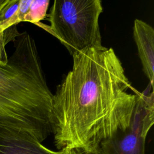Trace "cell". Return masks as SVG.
<instances>
[{
  "instance_id": "cell-1",
  "label": "cell",
  "mask_w": 154,
  "mask_h": 154,
  "mask_svg": "<svg viewBox=\"0 0 154 154\" xmlns=\"http://www.w3.org/2000/svg\"><path fill=\"white\" fill-rule=\"evenodd\" d=\"M72 69L52 96L51 128L59 150L96 154L103 141L126 130L137 102L114 49L93 47L75 53Z\"/></svg>"
},
{
  "instance_id": "cell-2",
  "label": "cell",
  "mask_w": 154,
  "mask_h": 154,
  "mask_svg": "<svg viewBox=\"0 0 154 154\" xmlns=\"http://www.w3.org/2000/svg\"><path fill=\"white\" fill-rule=\"evenodd\" d=\"M0 64V126L29 134L40 142L51 134L52 96L34 38L27 32Z\"/></svg>"
},
{
  "instance_id": "cell-3",
  "label": "cell",
  "mask_w": 154,
  "mask_h": 154,
  "mask_svg": "<svg viewBox=\"0 0 154 154\" xmlns=\"http://www.w3.org/2000/svg\"><path fill=\"white\" fill-rule=\"evenodd\" d=\"M102 10L100 0H55L48 14L50 25H35L57 38L72 56L102 46L99 25Z\"/></svg>"
},
{
  "instance_id": "cell-4",
  "label": "cell",
  "mask_w": 154,
  "mask_h": 154,
  "mask_svg": "<svg viewBox=\"0 0 154 154\" xmlns=\"http://www.w3.org/2000/svg\"><path fill=\"white\" fill-rule=\"evenodd\" d=\"M153 123V102L138 99L129 126L101 142L96 154H145L146 137Z\"/></svg>"
},
{
  "instance_id": "cell-5",
  "label": "cell",
  "mask_w": 154,
  "mask_h": 154,
  "mask_svg": "<svg viewBox=\"0 0 154 154\" xmlns=\"http://www.w3.org/2000/svg\"><path fill=\"white\" fill-rule=\"evenodd\" d=\"M70 150H52L28 134L0 126V154H67Z\"/></svg>"
},
{
  "instance_id": "cell-6",
  "label": "cell",
  "mask_w": 154,
  "mask_h": 154,
  "mask_svg": "<svg viewBox=\"0 0 154 154\" xmlns=\"http://www.w3.org/2000/svg\"><path fill=\"white\" fill-rule=\"evenodd\" d=\"M133 35L143 70L153 88L154 81V29L146 22L136 19L134 21Z\"/></svg>"
},
{
  "instance_id": "cell-7",
  "label": "cell",
  "mask_w": 154,
  "mask_h": 154,
  "mask_svg": "<svg viewBox=\"0 0 154 154\" xmlns=\"http://www.w3.org/2000/svg\"><path fill=\"white\" fill-rule=\"evenodd\" d=\"M49 2V0H32L23 22H29L35 25L40 22L46 16Z\"/></svg>"
},
{
  "instance_id": "cell-8",
  "label": "cell",
  "mask_w": 154,
  "mask_h": 154,
  "mask_svg": "<svg viewBox=\"0 0 154 154\" xmlns=\"http://www.w3.org/2000/svg\"><path fill=\"white\" fill-rule=\"evenodd\" d=\"M8 0H0V12L7 4ZM20 33L15 26L4 34H0V64L5 65L8 62V56L5 49V46L10 42H15L16 38L20 36Z\"/></svg>"
},
{
  "instance_id": "cell-9",
  "label": "cell",
  "mask_w": 154,
  "mask_h": 154,
  "mask_svg": "<svg viewBox=\"0 0 154 154\" xmlns=\"http://www.w3.org/2000/svg\"><path fill=\"white\" fill-rule=\"evenodd\" d=\"M74 154H85V153H82V152H79V151L75 150V152H74Z\"/></svg>"
},
{
  "instance_id": "cell-10",
  "label": "cell",
  "mask_w": 154,
  "mask_h": 154,
  "mask_svg": "<svg viewBox=\"0 0 154 154\" xmlns=\"http://www.w3.org/2000/svg\"><path fill=\"white\" fill-rule=\"evenodd\" d=\"M74 152H75V150H73V149H71L67 154H74Z\"/></svg>"
}]
</instances>
